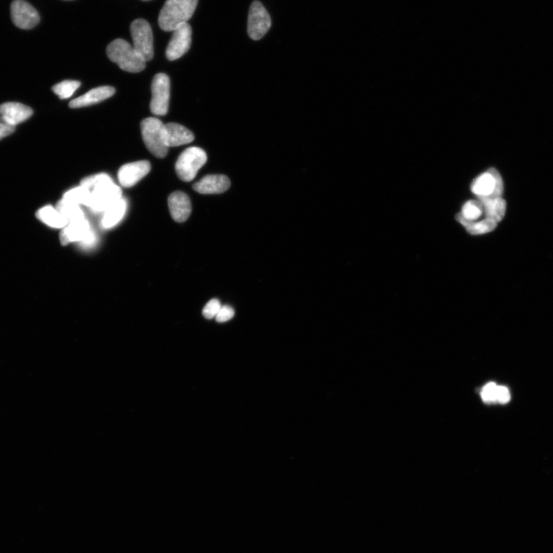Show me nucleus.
Segmentation results:
<instances>
[{"label":"nucleus","mask_w":553,"mask_h":553,"mask_svg":"<svg viewBox=\"0 0 553 553\" xmlns=\"http://www.w3.org/2000/svg\"><path fill=\"white\" fill-rule=\"evenodd\" d=\"M471 188L478 200L499 198L503 196L504 182L499 172L491 168L473 180Z\"/></svg>","instance_id":"nucleus-6"},{"label":"nucleus","mask_w":553,"mask_h":553,"mask_svg":"<svg viewBox=\"0 0 553 553\" xmlns=\"http://www.w3.org/2000/svg\"><path fill=\"white\" fill-rule=\"evenodd\" d=\"M483 204L480 201L467 202L462 208L460 215L468 222H475L483 215Z\"/></svg>","instance_id":"nucleus-25"},{"label":"nucleus","mask_w":553,"mask_h":553,"mask_svg":"<svg viewBox=\"0 0 553 553\" xmlns=\"http://www.w3.org/2000/svg\"><path fill=\"white\" fill-rule=\"evenodd\" d=\"M56 209L59 211L64 217L67 218L69 222L85 217L84 213H83L80 208V205L69 202L64 198L58 202Z\"/></svg>","instance_id":"nucleus-24"},{"label":"nucleus","mask_w":553,"mask_h":553,"mask_svg":"<svg viewBox=\"0 0 553 553\" xmlns=\"http://www.w3.org/2000/svg\"><path fill=\"white\" fill-rule=\"evenodd\" d=\"M151 170V164L148 161H138L122 165L118 172L120 185L124 188H131L145 177Z\"/></svg>","instance_id":"nucleus-13"},{"label":"nucleus","mask_w":553,"mask_h":553,"mask_svg":"<svg viewBox=\"0 0 553 553\" xmlns=\"http://www.w3.org/2000/svg\"><path fill=\"white\" fill-rule=\"evenodd\" d=\"M231 182L227 176L222 175H209L193 185V189L202 195L222 194L228 191Z\"/></svg>","instance_id":"nucleus-15"},{"label":"nucleus","mask_w":553,"mask_h":553,"mask_svg":"<svg viewBox=\"0 0 553 553\" xmlns=\"http://www.w3.org/2000/svg\"><path fill=\"white\" fill-rule=\"evenodd\" d=\"M272 27V19L259 1H254L250 5L248 21V34L253 40H259L265 36Z\"/></svg>","instance_id":"nucleus-9"},{"label":"nucleus","mask_w":553,"mask_h":553,"mask_svg":"<svg viewBox=\"0 0 553 553\" xmlns=\"http://www.w3.org/2000/svg\"><path fill=\"white\" fill-rule=\"evenodd\" d=\"M198 0H167L158 16L161 29L172 32L189 19L197 8Z\"/></svg>","instance_id":"nucleus-2"},{"label":"nucleus","mask_w":553,"mask_h":553,"mask_svg":"<svg viewBox=\"0 0 553 553\" xmlns=\"http://www.w3.org/2000/svg\"><path fill=\"white\" fill-rule=\"evenodd\" d=\"M168 203L174 220L179 223L188 220L191 213V204L185 193L179 191L173 192L169 197Z\"/></svg>","instance_id":"nucleus-16"},{"label":"nucleus","mask_w":553,"mask_h":553,"mask_svg":"<svg viewBox=\"0 0 553 553\" xmlns=\"http://www.w3.org/2000/svg\"><path fill=\"white\" fill-rule=\"evenodd\" d=\"M207 154L201 148L191 147L178 157L176 171L178 178L189 183L194 180L199 170L207 163Z\"/></svg>","instance_id":"nucleus-4"},{"label":"nucleus","mask_w":553,"mask_h":553,"mask_svg":"<svg viewBox=\"0 0 553 553\" xmlns=\"http://www.w3.org/2000/svg\"><path fill=\"white\" fill-rule=\"evenodd\" d=\"M194 139V134L182 125L170 122L163 126V140L168 148L189 144Z\"/></svg>","instance_id":"nucleus-14"},{"label":"nucleus","mask_w":553,"mask_h":553,"mask_svg":"<svg viewBox=\"0 0 553 553\" xmlns=\"http://www.w3.org/2000/svg\"><path fill=\"white\" fill-rule=\"evenodd\" d=\"M144 1H147V0H144Z\"/></svg>","instance_id":"nucleus-32"},{"label":"nucleus","mask_w":553,"mask_h":553,"mask_svg":"<svg viewBox=\"0 0 553 553\" xmlns=\"http://www.w3.org/2000/svg\"><path fill=\"white\" fill-rule=\"evenodd\" d=\"M510 400V390L504 386H498L497 401L500 403H506Z\"/></svg>","instance_id":"nucleus-31"},{"label":"nucleus","mask_w":553,"mask_h":553,"mask_svg":"<svg viewBox=\"0 0 553 553\" xmlns=\"http://www.w3.org/2000/svg\"><path fill=\"white\" fill-rule=\"evenodd\" d=\"M163 121L155 117L145 119L141 123V137L147 149L158 158H165L169 151L163 140Z\"/></svg>","instance_id":"nucleus-5"},{"label":"nucleus","mask_w":553,"mask_h":553,"mask_svg":"<svg viewBox=\"0 0 553 553\" xmlns=\"http://www.w3.org/2000/svg\"><path fill=\"white\" fill-rule=\"evenodd\" d=\"M95 240L94 233L86 217L69 222L67 226L62 228L60 234L62 246H67L72 242H82L86 246H90Z\"/></svg>","instance_id":"nucleus-10"},{"label":"nucleus","mask_w":553,"mask_h":553,"mask_svg":"<svg viewBox=\"0 0 553 553\" xmlns=\"http://www.w3.org/2000/svg\"><path fill=\"white\" fill-rule=\"evenodd\" d=\"M152 113L157 117H163L169 111L170 99V80L164 73H158L152 83Z\"/></svg>","instance_id":"nucleus-8"},{"label":"nucleus","mask_w":553,"mask_h":553,"mask_svg":"<svg viewBox=\"0 0 553 553\" xmlns=\"http://www.w3.org/2000/svg\"><path fill=\"white\" fill-rule=\"evenodd\" d=\"M33 114V109L18 102H6L0 105V115L14 126L27 121Z\"/></svg>","instance_id":"nucleus-18"},{"label":"nucleus","mask_w":553,"mask_h":553,"mask_svg":"<svg viewBox=\"0 0 553 553\" xmlns=\"http://www.w3.org/2000/svg\"><path fill=\"white\" fill-rule=\"evenodd\" d=\"M115 89L112 86H101L90 90L89 92L69 102V107L79 108L87 107L112 97Z\"/></svg>","instance_id":"nucleus-17"},{"label":"nucleus","mask_w":553,"mask_h":553,"mask_svg":"<svg viewBox=\"0 0 553 553\" xmlns=\"http://www.w3.org/2000/svg\"><path fill=\"white\" fill-rule=\"evenodd\" d=\"M127 209V203L123 198L111 205L105 212L102 217V226L111 228L123 218Z\"/></svg>","instance_id":"nucleus-21"},{"label":"nucleus","mask_w":553,"mask_h":553,"mask_svg":"<svg viewBox=\"0 0 553 553\" xmlns=\"http://www.w3.org/2000/svg\"><path fill=\"white\" fill-rule=\"evenodd\" d=\"M15 130L16 126L12 125L8 121L0 117V140L14 133Z\"/></svg>","instance_id":"nucleus-30"},{"label":"nucleus","mask_w":553,"mask_h":553,"mask_svg":"<svg viewBox=\"0 0 553 553\" xmlns=\"http://www.w3.org/2000/svg\"><path fill=\"white\" fill-rule=\"evenodd\" d=\"M81 85L79 81L67 80L55 85L52 89L55 94L59 95L62 99H66L72 96Z\"/></svg>","instance_id":"nucleus-26"},{"label":"nucleus","mask_w":553,"mask_h":553,"mask_svg":"<svg viewBox=\"0 0 553 553\" xmlns=\"http://www.w3.org/2000/svg\"><path fill=\"white\" fill-rule=\"evenodd\" d=\"M456 218L461 224L464 225L468 233L471 235H483L491 233L497 226L496 221L488 217L480 222H468L458 214Z\"/></svg>","instance_id":"nucleus-22"},{"label":"nucleus","mask_w":553,"mask_h":553,"mask_svg":"<svg viewBox=\"0 0 553 553\" xmlns=\"http://www.w3.org/2000/svg\"><path fill=\"white\" fill-rule=\"evenodd\" d=\"M498 386L495 383H490L485 386L481 396L486 403H493L497 401Z\"/></svg>","instance_id":"nucleus-28"},{"label":"nucleus","mask_w":553,"mask_h":553,"mask_svg":"<svg viewBox=\"0 0 553 553\" xmlns=\"http://www.w3.org/2000/svg\"><path fill=\"white\" fill-rule=\"evenodd\" d=\"M108 59L117 63L119 68L126 72L137 73L145 68L146 61L131 46L121 38L108 44L106 49Z\"/></svg>","instance_id":"nucleus-3"},{"label":"nucleus","mask_w":553,"mask_h":553,"mask_svg":"<svg viewBox=\"0 0 553 553\" xmlns=\"http://www.w3.org/2000/svg\"><path fill=\"white\" fill-rule=\"evenodd\" d=\"M171 40L166 49V57L169 61L179 59L190 49L191 43V27L188 23L180 25L174 30Z\"/></svg>","instance_id":"nucleus-11"},{"label":"nucleus","mask_w":553,"mask_h":553,"mask_svg":"<svg viewBox=\"0 0 553 553\" xmlns=\"http://www.w3.org/2000/svg\"><path fill=\"white\" fill-rule=\"evenodd\" d=\"M36 217L48 226L54 228H63L69 224L67 218L51 205H47L38 210L36 212Z\"/></svg>","instance_id":"nucleus-19"},{"label":"nucleus","mask_w":553,"mask_h":553,"mask_svg":"<svg viewBox=\"0 0 553 553\" xmlns=\"http://www.w3.org/2000/svg\"><path fill=\"white\" fill-rule=\"evenodd\" d=\"M80 185L92 193L89 207L96 213L105 212L113 204L122 198V192L110 176L101 173L83 178Z\"/></svg>","instance_id":"nucleus-1"},{"label":"nucleus","mask_w":553,"mask_h":553,"mask_svg":"<svg viewBox=\"0 0 553 553\" xmlns=\"http://www.w3.org/2000/svg\"><path fill=\"white\" fill-rule=\"evenodd\" d=\"M133 47L148 62L154 56L153 34L151 25L143 19H138L131 24Z\"/></svg>","instance_id":"nucleus-7"},{"label":"nucleus","mask_w":553,"mask_h":553,"mask_svg":"<svg viewBox=\"0 0 553 553\" xmlns=\"http://www.w3.org/2000/svg\"><path fill=\"white\" fill-rule=\"evenodd\" d=\"M222 307L221 302L217 299H212L204 306L202 314L207 319L215 318Z\"/></svg>","instance_id":"nucleus-27"},{"label":"nucleus","mask_w":553,"mask_h":553,"mask_svg":"<svg viewBox=\"0 0 553 553\" xmlns=\"http://www.w3.org/2000/svg\"><path fill=\"white\" fill-rule=\"evenodd\" d=\"M478 201L483 204L486 217L497 222L503 220L506 210V203L503 198H484L479 199Z\"/></svg>","instance_id":"nucleus-20"},{"label":"nucleus","mask_w":553,"mask_h":553,"mask_svg":"<svg viewBox=\"0 0 553 553\" xmlns=\"http://www.w3.org/2000/svg\"><path fill=\"white\" fill-rule=\"evenodd\" d=\"M235 316V310L228 305L222 306L220 312L217 314L215 320L218 323H224L233 319Z\"/></svg>","instance_id":"nucleus-29"},{"label":"nucleus","mask_w":553,"mask_h":553,"mask_svg":"<svg viewBox=\"0 0 553 553\" xmlns=\"http://www.w3.org/2000/svg\"><path fill=\"white\" fill-rule=\"evenodd\" d=\"M92 193L88 189L80 185L79 187L69 190L64 194L63 198L76 204H83L89 207L91 203Z\"/></svg>","instance_id":"nucleus-23"},{"label":"nucleus","mask_w":553,"mask_h":553,"mask_svg":"<svg viewBox=\"0 0 553 553\" xmlns=\"http://www.w3.org/2000/svg\"><path fill=\"white\" fill-rule=\"evenodd\" d=\"M11 16L12 22L22 30L33 29L40 21L34 6L25 0H14L12 3Z\"/></svg>","instance_id":"nucleus-12"}]
</instances>
